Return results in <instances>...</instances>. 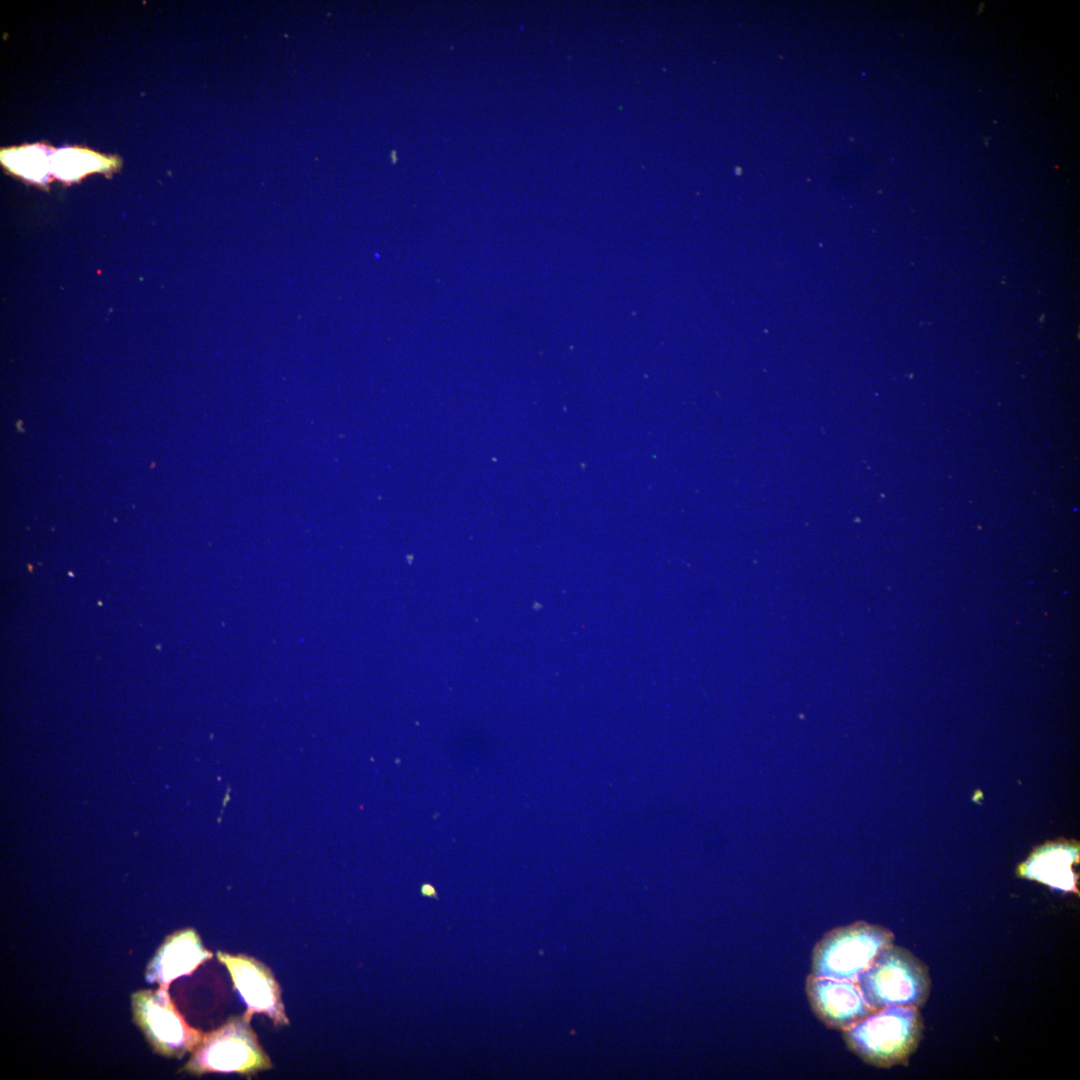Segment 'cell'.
<instances>
[{
	"label": "cell",
	"instance_id": "6da1fadb",
	"mask_svg": "<svg viewBox=\"0 0 1080 1080\" xmlns=\"http://www.w3.org/2000/svg\"><path fill=\"white\" fill-rule=\"evenodd\" d=\"M918 1008L889 1006L842 1032L847 1048L877 1068L906 1065L923 1037Z\"/></svg>",
	"mask_w": 1080,
	"mask_h": 1080
},
{
	"label": "cell",
	"instance_id": "7a4b0ae2",
	"mask_svg": "<svg viewBox=\"0 0 1080 1080\" xmlns=\"http://www.w3.org/2000/svg\"><path fill=\"white\" fill-rule=\"evenodd\" d=\"M857 983L875 1010L889 1006L919 1009L931 991L927 965L910 950L894 944L879 953Z\"/></svg>",
	"mask_w": 1080,
	"mask_h": 1080
},
{
	"label": "cell",
	"instance_id": "3957f363",
	"mask_svg": "<svg viewBox=\"0 0 1080 1080\" xmlns=\"http://www.w3.org/2000/svg\"><path fill=\"white\" fill-rule=\"evenodd\" d=\"M888 928L865 921L838 926L815 944L811 955V975L857 981L879 953L893 944Z\"/></svg>",
	"mask_w": 1080,
	"mask_h": 1080
},
{
	"label": "cell",
	"instance_id": "277c9868",
	"mask_svg": "<svg viewBox=\"0 0 1080 1080\" xmlns=\"http://www.w3.org/2000/svg\"><path fill=\"white\" fill-rule=\"evenodd\" d=\"M251 1018L245 1012L203 1035L184 1069L195 1075L210 1072L251 1075L270 1069L271 1060L250 1026Z\"/></svg>",
	"mask_w": 1080,
	"mask_h": 1080
},
{
	"label": "cell",
	"instance_id": "5b68a950",
	"mask_svg": "<svg viewBox=\"0 0 1080 1080\" xmlns=\"http://www.w3.org/2000/svg\"><path fill=\"white\" fill-rule=\"evenodd\" d=\"M135 1021L154 1049L166 1056L183 1057L196 1048L203 1035L181 1016L167 990H142L132 996Z\"/></svg>",
	"mask_w": 1080,
	"mask_h": 1080
},
{
	"label": "cell",
	"instance_id": "8992f818",
	"mask_svg": "<svg viewBox=\"0 0 1080 1080\" xmlns=\"http://www.w3.org/2000/svg\"><path fill=\"white\" fill-rule=\"evenodd\" d=\"M217 957L227 968L234 988L247 1005L246 1013L251 1016L265 1014L275 1025L289 1024L279 984L265 964L243 954L218 951Z\"/></svg>",
	"mask_w": 1080,
	"mask_h": 1080
},
{
	"label": "cell",
	"instance_id": "52a82bcc",
	"mask_svg": "<svg viewBox=\"0 0 1080 1080\" xmlns=\"http://www.w3.org/2000/svg\"><path fill=\"white\" fill-rule=\"evenodd\" d=\"M805 992L815 1016L829 1029L845 1031L875 1010L857 981L816 977L809 974Z\"/></svg>",
	"mask_w": 1080,
	"mask_h": 1080
},
{
	"label": "cell",
	"instance_id": "ba28073f",
	"mask_svg": "<svg viewBox=\"0 0 1080 1080\" xmlns=\"http://www.w3.org/2000/svg\"><path fill=\"white\" fill-rule=\"evenodd\" d=\"M210 958L212 953L203 946L194 929L177 931L166 938L148 965L147 981L157 982L167 990L174 980L191 974Z\"/></svg>",
	"mask_w": 1080,
	"mask_h": 1080
},
{
	"label": "cell",
	"instance_id": "9c48e42d",
	"mask_svg": "<svg viewBox=\"0 0 1080 1080\" xmlns=\"http://www.w3.org/2000/svg\"><path fill=\"white\" fill-rule=\"evenodd\" d=\"M1078 860L1075 849H1043L1019 867V875L1042 882L1064 892H1077L1073 865Z\"/></svg>",
	"mask_w": 1080,
	"mask_h": 1080
},
{
	"label": "cell",
	"instance_id": "30bf717a",
	"mask_svg": "<svg viewBox=\"0 0 1080 1080\" xmlns=\"http://www.w3.org/2000/svg\"><path fill=\"white\" fill-rule=\"evenodd\" d=\"M421 893H422V895L429 896V897H434V898L438 897L434 887L432 885L428 884V883L422 885Z\"/></svg>",
	"mask_w": 1080,
	"mask_h": 1080
}]
</instances>
